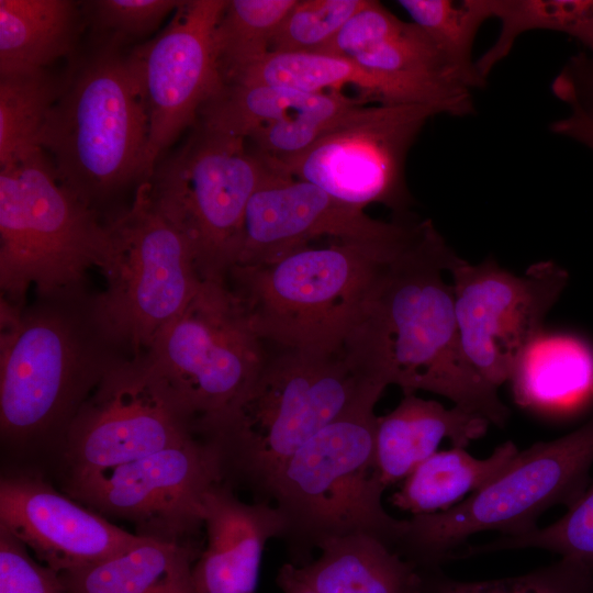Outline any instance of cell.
<instances>
[{"label": "cell", "instance_id": "6da1fadb", "mask_svg": "<svg viewBox=\"0 0 593 593\" xmlns=\"http://www.w3.org/2000/svg\"><path fill=\"white\" fill-rule=\"evenodd\" d=\"M463 259L430 220L377 275L344 348L369 376L403 394L428 391L504 426L510 411L470 362L452 286L444 279Z\"/></svg>", "mask_w": 593, "mask_h": 593}, {"label": "cell", "instance_id": "7a4b0ae2", "mask_svg": "<svg viewBox=\"0 0 593 593\" xmlns=\"http://www.w3.org/2000/svg\"><path fill=\"white\" fill-rule=\"evenodd\" d=\"M128 356L87 289L13 305L0 299V433L31 448L61 440L104 373Z\"/></svg>", "mask_w": 593, "mask_h": 593}, {"label": "cell", "instance_id": "3957f363", "mask_svg": "<svg viewBox=\"0 0 593 593\" xmlns=\"http://www.w3.org/2000/svg\"><path fill=\"white\" fill-rule=\"evenodd\" d=\"M387 387L344 348L311 353L268 345L245 393L197 433L216 449L224 482L244 485L265 502L272 479L303 444Z\"/></svg>", "mask_w": 593, "mask_h": 593}, {"label": "cell", "instance_id": "277c9868", "mask_svg": "<svg viewBox=\"0 0 593 593\" xmlns=\"http://www.w3.org/2000/svg\"><path fill=\"white\" fill-rule=\"evenodd\" d=\"M421 222L403 217L381 239L305 247L270 264L234 266L226 282L268 345L334 353L344 348L380 269Z\"/></svg>", "mask_w": 593, "mask_h": 593}, {"label": "cell", "instance_id": "5b68a950", "mask_svg": "<svg viewBox=\"0 0 593 593\" xmlns=\"http://www.w3.org/2000/svg\"><path fill=\"white\" fill-rule=\"evenodd\" d=\"M148 142V119L127 57L99 46L63 80L40 147L57 180L98 212L150 179Z\"/></svg>", "mask_w": 593, "mask_h": 593}, {"label": "cell", "instance_id": "8992f818", "mask_svg": "<svg viewBox=\"0 0 593 593\" xmlns=\"http://www.w3.org/2000/svg\"><path fill=\"white\" fill-rule=\"evenodd\" d=\"M379 399L362 401L318 430L272 479L265 502L280 512L281 538L295 557L359 533L398 545L405 519L384 510L387 488L376 461Z\"/></svg>", "mask_w": 593, "mask_h": 593}, {"label": "cell", "instance_id": "52a82bcc", "mask_svg": "<svg viewBox=\"0 0 593 593\" xmlns=\"http://www.w3.org/2000/svg\"><path fill=\"white\" fill-rule=\"evenodd\" d=\"M109 245L99 213L66 189L42 148L0 170V299L85 290Z\"/></svg>", "mask_w": 593, "mask_h": 593}, {"label": "cell", "instance_id": "ba28073f", "mask_svg": "<svg viewBox=\"0 0 593 593\" xmlns=\"http://www.w3.org/2000/svg\"><path fill=\"white\" fill-rule=\"evenodd\" d=\"M592 466L593 415L564 436L519 450L495 478L449 510L405 519L396 547L430 563L481 532L526 534L547 510L569 508L581 497Z\"/></svg>", "mask_w": 593, "mask_h": 593}, {"label": "cell", "instance_id": "9c48e42d", "mask_svg": "<svg viewBox=\"0 0 593 593\" xmlns=\"http://www.w3.org/2000/svg\"><path fill=\"white\" fill-rule=\"evenodd\" d=\"M271 171L246 139L198 122L156 165L150 198L187 240L202 279H226L237 264L249 200Z\"/></svg>", "mask_w": 593, "mask_h": 593}, {"label": "cell", "instance_id": "30bf717a", "mask_svg": "<svg viewBox=\"0 0 593 593\" xmlns=\"http://www.w3.org/2000/svg\"><path fill=\"white\" fill-rule=\"evenodd\" d=\"M149 188L142 182L131 205L105 223L100 270L107 286L94 295L100 321L131 357L146 354L203 281L187 240L156 209Z\"/></svg>", "mask_w": 593, "mask_h": 593}, {"label": "cell", "instance_id": "8fae6325", "mask_svg": "<svg viewBox=\"0 0 593 593\" xmlns=\"http://www.w3.org/2000/svg\"><path fill=\"white\" fill-rule=\"evenodd\" d=\"M267 353V343L254 329L226 279H203L144 356L197 427L245 393Z\"/></svg>", "mask_w": 593, "mask_h": 593}, {"label": "cell", "instance_id": "7c38bea8", "mask_svg": "<svg viewBox=\"0 0 593 593\" xmlns=\"http://www.w3.org/2000/svg\"><path fill=\"white\" fill-rule=\"evenodd\" d=\"M195 434V422L145 356L122 357L81 405L61 440L64 480L99 473Z\"/></svg>", "mask_w": 593, "mask_h": 593}, {"label": "cell", "instance_id": "4fadbf2b", "mask_svg": "<svg viewBox=\"0 0 593 593\" xmlns=\"http://www.w3.org/2000/svg\"><path fill=\"white\" fill-rule=\"evenodd\" d=\"M216 449L198 434L96 474L66 479L69 496L105 518L127 521L136 535L190 544L203 526V500L223 482Z\"/></svg>", "mask_w": 593, "mask_h": 593}, {"label": "cell", "instance_id": "5bb4252c", "mask_svg": "<svg viewBox=\"0 0 593 593\" xmlns=\"http://www.w3.org/2000/svg\"><path fill=\"white\" fill-rule=\"evenodd\" d=\"M437 114L441 110L429 104L365 105L302 154L267 165L343 202L362 209L379 203L401 214L411 202L407 154Z\"/></svg>", "mask_w": 593, "mask_h": 593}, {"label": "cell", "instance_id": "9a60e30c", "mask_svg": "<svg viewBox=\"0 0 593 593\" xmlns=\"http://www.w3.org/2000/svg\"><path fill=\"white\" fill-rule=\"evenodd\" d=\"M449 273L465 351L477 371L499 388L508 382L522 353L545 328L569 273L545 260L516 276L493 258L477 265L462 260Z\"/></svg>", "mask_w": 593, "mask_h": 593}, {"label": "cell", "instance_id": "2e32d148", "mask_svg": "<svg viewBox=\"0 0 593 593\" xmlns=\"http://www.w3.org/2000/svg\"><path fill=\"white\" fill-rule=\"evenodd\" d=\"M226 0L181 1L170 22L126 57L149 126L152 175L163 152L224 87L214 32Z\"/></svg>", "mask_w": 593, "mask_h": 593}, {"label": "cell", "instance_id": "e0dca14e", "mask_svg": "<svg viewBox=\"0 0 593 593\" xmlns=\"http://www.w3.org/2000/svg\"><path fill=\"white\" fill-rule=\"evenodd\" d=\"M402 221L403 216L376 220L311 182L272 170L249 200L235 266L270 264L324 236L339 242L381 239L394 234Z\"/></svg>", "mask_w": 593, "mask_h": 593}, {"label": "cell", "instance_id": "ac0fdd59", "mask_svg": "<svg viewBox=\"0 0 593 593\" xmlns=\"http://www.w3.org/2000/svg\"><path fill=\"white\" fill-rule=\"evenodd\" d=\"M320 53L349 58L381 75L409 103L434 105L452 116L474 110L472 90L427 34L379 1L368 0Z\"/></svg>", "mask_w": 593, "mask_h": 593}, {"label": "cell", "instance_id": "d6986e66", "mask_svg": "<svg viewBox=\"0 0 593 593\" xmlns=\"http://www.w3.org/2000/svg\"><path fill=\"white\" fill-rule=\"evenodd\" d=\"M0 525L56 573L98 563L146 538L120 528L31 472L2 474Z\"/></svg>", "mask_w": 593, "mask_h": 593}, {"label": "cell", "instance_id": "ffe728a7", "mask_svg": "<svg viewBox=\"0 0 593 593\" xmlns=\"http://www.w3.org/2000/svg\"><path fill=\"white\" fill-rule=\"evenodd\" d=\"M203 526L206 545L192 569L197 593H255L264 548L284 530L280 512L239 500L223 481L204 495Z\"/></svg>", "mask_w": 593, "mask_h": 593}, {"label": "cell", "instance_id": "44dd1931", "mask_svg": "<svg viewBox=\"0 0 593 593\" xmlns=\"http://www.w3.org/2000/svg\"><path fill=\"white\" fill-rule=\"evenodd\" d=\"M491 423L459 406L445 407L415 393L404 394L388 414L378 416L376 461L385 488L403 481L421 462L438 451L441 440L466 448L483 437Z\"/></svg>", "mask_w": 593, "mask_h": 593}, {"label": "cell", "instance_id": "7402d4cb", "mask_svg": "<svg viewBox=\"0 0 593 593\" xmlns=\"http://www.w3.org/2000/svg\"><path fill=\"white\" fill-rule=\"evenodd\" d=\"M515 402L549 416H567L593 404V346L581 336L542 329L512 371Z\"/></svg>", "mask_w": 593, "mask_h": 593}, {"label": "cell", "instance_id": "603a6c76", "mask_svg": "<svg viewBox=\"0 0 593 593\" xmlns=\"http://www.w3.org/2000/svg\"><path fill=\"white\" fill-rule=\"evenodd\" d=\"M320 556L287 563L292 574L318 593H423L415 563L372 535L359 533L326 540Z\"/></svg>", "mask_w": 593, "mask_h": 593}, {"label": "cell", "instance_id": "cb8c5ba5", "mask_svg": "<svg viewBox=\"0 0 593 593\" xmlns=\"http://www.w3.org/2000/svg\"><path fill=\"white\" fill-rule=\"evenodd\" d=\"M191 544L144 538L94 564L58 573L69 593H197Z\"/></svg>", "mask_w": 593, "mask_h": 593}, {"label": "cell", "instance_id": "d4e9b609", "mask_svg": "<svg viewBox=\"0 0 593 593\" xmlns=\"http://www.w3.org/2000/svg\"><path fill=\"white\" fill-rule=\"evenodd\" d=\"M83 21L81 2L0 0V75L47 69L74 51Z\"/></svg>", "mask_w": 593, "mask_h": 593}, {"label": "cell", "instance_id": "484cf974", "mask_svg": "<svg viewBox=\"0 0 593 593\" xmlns=\"http://www.w3.org/2000/svg\"><path fill=\"white\" fill-rule=\"evenodd\" d=\"M518 451L511 440L483 459L460 447L436 451L402 481L390 501L413 516L447 511L489 483Z\"/></svg>", "mask_w": 593, "mask_h": 593}, {"label": "cell", "instance_id": "4316f807", "mask_svg": "<svg viewBox=\"0 0 593 593\" xmlns=\"http://www.w3.org/2000/svg\"><path fill=\"white\" fill-rule=\"evenodd\" d=\"M288 87L321 93L355 86L378 104H411L390 80L354 60L322 53H270L235 81Z\"/></svg>", "mask_w": 593, "mask_h": 593}, {"label": "cell", "instance_id": "83f0119b", "mask_svg": "<svg viewBox=\"0 0 593 593\" xmlns=\"http://www.w3.org/2000/svg\"><path fill=\"white\" fill-rule=\"evenodd\" d=\"M326 93L254 82L226 83L203 105L197 122L247 141L259 128L317 105Z\"/></svg>", "mask_w": 593, "mask_h": 593}, {"label": "cell", "instance_id": "f1b7e54d", "mask_svg": "<svg viewBox=\"0 0 593 593\" xmlns=\"http://www.w3.org/2000/svg\"><path fill=\"white\" fill-rule=\"evenodd\" d=\"M494 19L501 23L500 34L475 60L477 72L484 83L516 40L529 31L564 33L593 53V0H495Z\"/></svg>", "mask_w": 593, "mask_h": 593}, {"label": "cell", "instance_id": "f546056e", "mask_svg": "<svg viewBox=\"0 0 593 593\" xmlns=\"http://www.w3.org/2000/svg\"><path fill=\"white\" fill-rule=\"evenodd\" d=\"M296 0H228L214 32L224 83H231L270 54L273 35Z\"/></svg>", "mask_w": 593, "mask_h": 593}, {"label": "cell", "instance_id": "4dcf8cb0", "mask_svg": "<svg viewBox=\"0 0 593 593\" xmlns=\"http://www.w3.org/2000/svg\"><path fill=\"white\" fill-rule=\"evenodd\" d=\"M63 80L47 69L0 75V166L40 149V137Z\"/></svg>", "mask_w": 593, "mask_h": 593}, {"label": "cell", "instance_id": "1f68e13d", "mask_svg": "<svg viewBox=\"0 0 593 593\" xmlns=\"http://www.w3.org/2000/svg\"><path fill=\"white\" fill-rule=\"evenodd\" d=\"M398 3L471 90L485 85L477 72L472 48L481 25L495 16V0H399Z\"/></svg>", "mask_w": 593, "mask_h": 593}, {"label": "cell", "instance_id": "d6a6232c", "mask_svg": "<svg viewBox=\"0 0 593 593\" xmlns=\"http://www.w3.org/2000/svg\"><path fill=\"white\" fill-rule=\"evenodd\" d=\"M368 101L365 97L350 98L340 91H327L317 105L259 128L247 142L266 164L295 157L348 121Z\"/></svg>", "mask_w": 593, "mask_h": 593}, {"label": "cell", "instance_id": "836d02e7", "mask_svg": "<svg viewBox=\"0 0 593 593\" xmlns=\"http://www.w3.org/2000/svg\"><path fill=\"white\" fill-rule=\"evenodd\" d=\"M536 548L583 563L593 573V483L581 497L552 524L517 536H502L469 547L462 557L501 550Z\"/></svg>", "mask_w": 593, "mask_h": 593}, {"label": "cell", "instance_id": "e575fe53", "mask_svg": "<svg viewBox=\"0 0 593 593\" xmlns=\"http://www.w3.org/2000/svg\"><path fill=\"white\" fill-rule=\"evenodd\" d=\"M368 0H296L280 22L270 53H320Z\"/></svg>", "mask_w": 593, "mask_h": 593}, {"label": "cell", "instance_id": "d590c367", "mask_svg": "<svg viewBox=\"0 0 593 593\" xmlns=\"http://www.w3.org/2000/svg\"><path fill=\"white\" fill-rule=\"evenodd\" d=\"M593 573L583 563L569 558L535 571L484 581L440 579L425 582L423 593H588Z\"/></svg>", "mask_w": 593, "mask_h": 593}, {"label": "cell", "instance_id": "8d00e7d4", "mask_svg": "<svg viewBox=\"0 0 593 593\" xmlns=\"http://www.w3.org/2000/svg\"><path fill=\"white\" fill-rule=\"evenodd\" d=\"M175 0H93L81 2L85 21L99 46L120 48L145 37L175 12Z\"/></svg>", "mask_w": 593, "mask_h": 593}, {"label": "cell", "instance_id": "74e56055", "mask_svg": "<svg viewBox=\"0 0 593 593\" xmlns=\"http://www.w3.org/2000/svg\"><path fill=\"white\" fill-rule=\"evenodd\" d=\"M0 593H69L58 573L35 560L0 525Z\"/></svg>", "mask_w": 593, "mask_h": 593}, {"label": "cell", "instance_id": "f35d334b", "mask_svg": "<svg viewBox=\"0 0 593 593\" xmlns=\"http://www.w3.org/2000/svg\"><path fill=\"white\" fill-rule=\"evenodd\" d=\"M551 89L570 108H579L593 118V53L571 57Z\"/></svg>", "mask_w": 593, "mask_h": 593}, {"label": "cell", "instance_id": "ab89813d", "mask_svg": "<svg viewBox=\"0 0 593 593\" xmlns=\"http://www.w3.org/2000/svg\"><path fill=\"white\" fill-rule=\"evenodd\" d=\"M550 130L558 135L571 138L593 150V118L579 108H571V113L555 121Z\"/></svg>", "mask_w": 593, "mask_h": 593}, {"label": "cell", "instance_id": "60d3db41", "mask_svg": "<svg viewBox=\"0 0 593 593\" xmlns=\"http://www.w3.org/2000/svg\"><path fill=\"white\" fill-rule=\"evenodd\" d=\"M277 583L283 593H318L316 590L295 578L284 563L277 575Z\"/></svg>", "mask_w": 593, "mask_h": 593}, {"label": "cell", "instance_id": "b9f144b4", "mask_svg": "<svg viewBox=\"0 0 593 593\" xmlns=\"http://www.w3.org/2000/svg\"><path fill=\"white\" fill-rule=\"evenodd\" d=\"M588 593H593V585H592V588L589 590Z\"/></svg>", "mask_w": 593, "mask_h": 593}]
</instances>
